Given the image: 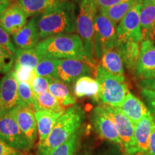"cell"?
Here are the masks:
<instances>
[{"mask_svg":"<svg viewBox=\"0 0 155 155\" xmlns=\"http://www.w3.org/2000/svg\"><path fill=\"white\" fill-rule=\"evenodd\" d=\"M141 0H129L118 5H116L112 7L107 8L99 9L106 15L108 18H109L112 22L115 24H119L124 17L127 14V12L131 9L134 5Z\"/></svg>","mask_w":155,"mask_h":155,"instance_id":"4316f807","label":"cell"},{"mask_svg":"<svg viewBox=\"0 0 155 155\" xmlns=\"http://www.w3.org/2000/svg\"><path fill=\"white\" fill-rule=\"evenodd\" d=\"M86 112L79 105H74L64 112L44 142L38 145L39 155H48L66 141L83 124Z\"/></svg>","mask_w":155,"mask_h":155,"instance_id":"7a4b0ae2","label":"cell"},{"mask_svg":"<svg viewBox=\"0 0 155 155\" xmlns=\"http://www.w3.org/2000/svg\"><path fill=\"white\" fill-rule=\"evenodd\" d=\"M98 9L107 8L129 0H93Z\"/></svg>","mask_w":155,"mask_h":155,"instance_id":"74e56055","label":"cell"},{"mask_svg":"<svg viewBox=\"0 0 155 155\" xmlns=\"http://www.w3.org/2000/svg\"><path fill=\"white\" fill-rule=\"evenodd\" d=\"M18 106H29L34 109L35 96L31 86L28 83H19L18 85Z\"/></svg>","mask_w":155,"mask_h":155,"instance_id":"4dcf8cb0","label":"cell"},{"mask_svg":"<svg viewBox=\"0 0 155 155\" xmlns=\"http://www.w3.org/2000/svg\"><path fill=\"white\" fill-rule=\"evenodd\" d=\"M96 79L99 85L98 102L103 105L121 107L129 92L125 76L114 75L98 65L96 69Z\"/></svg>","mask_w":155,"mask_h":155,"instance_id":"277c9868","label":"cell"},{"mask_svg":"<svg viewBox=\"0 0 155 155\" xmlns=\"http://www.w3.org/2000/svg\"><path fill=\"white\" fill-rule=\"evenodd\" d=\"M120 108L132 121L134 126L137 125L144 116L150 114L148 108L143 101L129 91L128 92Z\"/></svg>","mask_w":155,"mask_h":155,"instance_id":"ffe728a7","label":"cell"},{"mask_svg":"<svg viewBox=\"0 0 155 155\" xmlns=\"http://www.w3.org/2000/svg\"><path fill=\"white\" fill-rule=\"evenodd\" d=\"M39 17H32L28 22L16 33L12 35V40L16 49H33L40 42L38 21Z\"/></svg>","mask_w":155,"mask_h":155,"instance_id":"4fadbf2b","label":"cell"},{"mask_svg":"<svg viewBox=\"0 0 155 155\" xmlns=\"http://www.w3.org/2000/svg\"><path fill=\"white\" fill-rule=\"evenodd\" d=\"M79 6L73 0H61L39 17L41 40L59 35L71 34L77 29Z\"/></svg>","mask_w":155,"mask_h":155,"instance_id":"6da1fadb","label":"cell"},{"mask_svg":"<svg viewBox=\"0 0 155 155\" xmlns=\"http://www.w3.org/2000/svg\"><path fill=\"white\" fill-rule=\"evenodd\" d=\"M148 155H155V121L153 124L149 143Z\"/></svg>","mask_w":155,"mask_h":155,"instance_id":"f35d334b","label":"cell"},{"mask_svg":"<svg viewBox=\"0 0 155 155\" xmlns=\"http://www.w3.org/2000/svg\"><path fill=\"white\" fill-rule=\"evenodd\" d=\"M15 63V57L11 55L5 48L0 46V73H5L11 71Z\"/></svg>","mask_w":155,"mask_h":155,"instance_id":"d6a6232c","label":"cell"},{"mask_svg":"<svg viewBox=\"0 0 155 155\" xmlns=\"http://www.w3.org/2000/svg\"><path fill=\"white\" fill-rule=\"evenodd\" d=\"M139 86L141 88H146L155 92V78L140 81Z\"/></svg>","mask_w":155,"mask_h":155,"instance_id":"ab89813d","label":"cell"},{"mask_svg":"<svg viewBox=\"0 0 155 155\" xmlns=\"http://www.w3.org/2000/svg\"><path fill=\"white\" fill-rule=\"evenodd\" d=\"M42 58L33 49H16L15 65L35 70Z\"/></svg>","mask_w":155,"mask_h":155,"instance_id":"484cf974","label":"cell"},{"mask_svg":"<svg viewBox=\"0 0 155 155\" xmlns=\"http://www.w3.org/2000/svg\"><path fill=\"white\" fill-rule=\"evenodd\" d=\"M14 71L15 78L18 83H28L31 85L33 79L37 75L35 73L34 70L27 67H22L15 65Z\"/></svg>","mask_w":155,"mask_h":155,"instance_id":"1f68e13d","label":"cell"},{"mask_svg":"<svg viewBox=\"0 0 155 155\" xmlns=\"http://www.w3.org/2000/svg\"><path fill=\"white\" fill-rule=\"evenodd\" d=\"M77 19V30L83 42L88 63L96 65V55L94 38V19L98 7L93 0H81Z\"/></svg>","mask_w":155,"mask_h":155,"instance_id":"5b68a950","label":"cell"},{"mask_svg":"<svg viewBox=\"0 0 155 155\" xmlns=\"http://www.w3.org/2000/svg\"><path fill=\"white\" fill-rule=\"evenodd\" d=\"M2 111H3L2 104V101H1V98H0V115H1V114H2Z\"/></svg>","mask_w":155,"mask_h":155,"instance_id":"7bdbcfd3","label":"cell"},{"mask_svg":"<svg viewBox=\"0 0 155 155\" xmlns=\"http://www.w3.org/2000/svg\"><path fill=\"white\" fill-rule=\"evenodd\" d=\"M106 113L113 121L121 141L125 155H137L134 140L135 126L119 107L103 105Z\"/></svg>","mask_w":155,"mask_h":155,"instance_id":"52a82bcc","label":"cell"},{"mask_svg":"<svg viewBox=\"0 0 155 155\" xmlns=\"http://www.w3.org/2000/svg\"><path fill=\"white\" fill-rule=\"evenodd\" d=\"M0 139L19 151H27L32 145L19 129L13 110L0 115Z\"/></svg>","mask_w":155,"mask_h":155,"instance_id":"ba28073f","label":"cell"},{"mask_svg":"<svg viewBox=\"0 0 155 155\" xmlns=\"http://www.w3.org/2000/svg\"><path fill=\"white\" fill-rule=\"evenodd\" d=\"M13 113L20 130L33 145L38 134L35 110L29 106L19 105L13 109Z\"/></svg>","mask_w":155,"mask_h":155,"instance_id":"9a60e30c","label":"cell"},{"mask_svg":"<svg viewBox=\"0 0 155 155\" xmlns=\"http://www.w3.org/2000/svg\"><path fill=\"white\" fill-rule=\"evenodd\" d=\"M116 28L117 25L98 8L94 19L95 48L97 60L101 59L104 52L116 46L117 40Z\"/></svg>","mask_w":155,"mask_h":155,"instance_id":"8992f818","label":"cell"},{"mask_svg":"<svg viewBox=\"0 0 155 155\" xmlns=\"http://www.w3.org/2000/svg\"><path fill=\"white\" fill-rule=\"evenodd\" d=\"M91 121L94 130L101 138L116 144L123 151L121 141L115 125L102 105L93 109L91 114Z\"/></svg>","mask_w":155,"mask_h":155,"instance_id":"30bf717a","label":"cell"},{"mask_svg":"<svg viewBox=\"0 0 155 155\" xmlns=\"http://www.w3.org/2000/svg\"><path fill=\"white\" fill-rule=\"evenodd\" d=\"M95 65L75 59H61L58 63V78L65 83L71 84L79 78L94 74Z\"/></svg>","mask_w":155,"mask_h":155,"instance_id":"8fae6325","label":"cell"},{"mask_svg":"<svg viewBox=\"0 0 155 155\" xmlns=\"http://www.w3.org/2000/svg\"><path fill=\"white\" fill-rule=\"evenodd\" d=\"M59 60L53 58H42L34 71L37 76L59 79L58 78Z\"/></svg>","mask_w":155,"mask_h":155,"instance_id":"83f0119b","label":"cell"},{"mask_svg":"<svg viewBox=\"0 0 155 155\" xmlns=\"http://www.w3.org/2000/svg\"><path fill=\"white\" fill-rule=\"evenodd\" d=\"M35 49L42 58L75 59L88 63L83 42L77 34L50 37L39 42Z\"/></svg>","mask_w":155,"mask_h":155,"instance_id":"3957f363","label":"cell"},{"mask_svg":"<svg viewBox=\"0 0 155 155\" xmlns=\"http://www.w3.org/2000/svg\"><path fill=\"white\" fill-rule=\"evenodd\" d=\"M99 85L96 79L90 75L79 78L75 82L73 94L78 98L89 97L98 102Z\"/></svg>","mask_w":155,"mask_h":155,"instance_id":"603a6c76","label":"cell"},{"mask_svg":"<svg viewBox=\"0 0 155 155\" xmlns=\"http://www.w3.org/2000/svg\"><path fill=\"white\" fill-rule=\"evenodd\" d=\"M134 75L140 81L155 78V42L147 40L141 42Z\"/></svg>","mask_w":155,"mask_h":155,"instance_id":"7c38bea8","label":"cell"},{"mask_svg":"<svg viewBox=\"0 0 155 155\" xmlns=\"http://www.w3.org/2000/svg\"><path fill=\"white\" fill-rule=\"evenodd\" d=\"M18 85L14 71L11 70L0 81V98L3 111H10L18 106Z\"/></svg>","mask_w":155,"mask_h":155,"instance_id":"5bb4252c","label":"cell"},{"mask_svg":"<svg viewBox=\"0 0 155 155\" xmlns=\"http://www.w3.org/2000/svg\"><path fill=\"white\" fill-rule=\"evenodd\" d=\"M61 0H17V3L22 8L27 17H33L42 15Z\"/></svg>","mask_w":155,"mask_h":155,"instance_id":"cb8c5ba5","label":"cell"},{"mask_svg":"<svg viewBox=\"0 0 155 155\" xmlns=\"http://www.w3.org/2000/svg\"><path fill=\"white\" fill-rule=\"evenodd\" d=\"M65 111V109L60 111L48 110L35 111L39 136V144L44 142L47 139L55 127L56 122Z\"/></svg>","mask_w":155,"mask_h":155,"instance_id":"ac0fdd59","label":"cell"},{"mask_svg":"<svg viewBox=\"0 0 155 155\" xmlns=\"http://www.w3.org/2000/svg\"><path fill=\"white\" fill-rule=\"evenodd\" d=\"M12 0H0V16L11 5Z\"/></svg>","mask_w":155,"mask_h":155,"instance_id":"60d3db41","label":"cell"},{"mask_svg":"<svg viewBox=\"0 0 155 155\" xmlns=\"http://www.w3.org/2000/svg\"><path fill=\"white\" fill-rule=\"evenodd\" d=\"M100 60V65L108 72L117 76H124V64L116 46L104 52Z\"/></svg>","mask_w":155,"mask_h":155,"instance_id":"7402d4cb","label":"cell"},{"mask_svg":"<svg viewBox=\"0 0 155 155\" xmlns=\"http://www.w3.org/2000/svg\"><path fill=\"white\" fill-rule=\"evenodd\" d=\"M116 46L121 53L124 67L131 74L134 75L140 53L139 43L128 40L116 42Z\"/></svg>","mask_w":155,"mask_h":155,"instance_id":"44dd1931","label":"cell"},{"mask_svg":"<svg viewBox=\"0 0 155 155\" xmlns=\"http://www.w3.org/2000/svg\"><path fill=\"white\" fill-rule=\"evenodd\" d=\"M102 155H121V153L119 152V150H111L107 152H104Z\"/></svg>","mask_w":155,"mask_h":155,"instance_id":"b9f144b4","label":"cell"},{"mask_svg":"<svg viewBox=\"0 0 155 155\" xmlns=\"http://www.w3.org/2000/svg\"><path fill=\"white\" fill-rule=\"evenodd\" d=\"M25 12L17 3L11 5L0 16V25L11 35L20 30L27 24Z\"/></svg>","mask_w":155,"mask_h":155,"instance_id":"2e32d148","label":"cell"},{"mask_svg":"<svg viewBox=\"0 0 155 155\" xmlns=\"http://www.w3.org/2000/svg\"><path fill=\"white\" fill-rule=\"evenodd\" d=\"M78 155H91V154L88 152H81L80 154H78Z\"/></svg>","mask_w":155,"mask_h":155,"instance_id":"ee69618b","label":"cell"},{"mask_svg":"<svg viewBox=\"0 0 155 155\" xmlns=\"http://www.w3.org/2000/svg\"><path fill=\"white\" fill-rule=\"evenodd\" d=\"M154 119L150 113L135 126L134 140L137 155H148L149 143Z\"/></svg>","mask_w":155,"mask_h":155,"instance_id":"e0dca14e","label":"cell"},{"mask_svg":"<svg viewBox=\"0 0 155 155\" xmlns=\"http://www.w3.org/2000/svg\"><path fill=\"white\" fill-rule=\"evenodd\" d=\"M12 2H13V1H14V0H12Z\"/></svg>","mask_w":155,"mask_h":155,"instance_id":"f6af8a7d","label":"cell"},{"mask_svg":"<svg viewBox=\"0 0 155 155\" xmlns=\"http://www.w3.org/2000/svg\"><path fill=\"white\" fill-rule=\"evenodd\" d=\"M0 46L5 48L11 55L15 57L16 48H15L12 40L9 34L0 25Z\"/></svg>","mask_w":155,"mask_h":155,"instance_id":"d590c367","label":"cell"},{"mask_svg":"<svg viewBox=\"0 0 155 155\" xmlns=\"http://www.w3.org/2000/svg\"><path fill=\"white\" fill-rule=\"evenodd\" d=\"M48 91L55 97L63 107L73 106L76 104V99L70 92L65 83L59 79H51Z\"/></svg>","mask_w":155,"mask_h":155,"instance_id":"d4e9b609","label":"cell"},{"mask_svg":"<svg viewBox=\"0 0 155 155\" xmlns=\"http://www.w3.org/2000/svg\"><path fill=\"white\" fill-rule=\"evenodd\" d=\"M140 96L151 115L155 120V92L146 88H141Z\"/></svg>","mask_w":155,"mask_h":155,"instance_id":"e575fe53","label":"cell"},{"mask_svg":"<svg viewBox=\"0 0 155 155\" xmlns=\"http://www.w3.org/2000/svg\"><path fill=\"white\" fill-rule=\"evenodd\" d=\"M0 155H22V152L14 149L0 139Z\"/></svg>","mask_w":155,"mask_h":155,"instance_id":"8d00e7d4","label":"cell"},{"mask_svg":"<svg viewBox=\"0 0 155 155\" xmlns=\"http://www.w3.org/2000/svg\"><path fill=\"white\" fill-rule=\"evenodd\" d=\"M50 81L51 78H48L35 76L30 85L35 97L48 91Z\"/></svg>","mask_w":155,"mask_h":155,"instance_id":"836d02e7","label":"cell"},{"mask_svg":"<svg viewBox=\"0 0 155 155\" xmlns=\"http://www.w3.org/2000/svg\"><path fill=\"white\" fill-rule=\"evenodd\" d=\"M142 2L139 1L127 12L116 28V42L134 41L141 42L143 40L140 23V12Z\"/></svg>","mask_w":155,"mask_h":155,"instance_id":"9c48e42d","label":"cell"},{"mask_svg":"<svg viewBox=\"0 0 155 155\" xmlns=\"http://www.w3.org/2000/svg\"><path fill=\"white\" fill-rule=\"evenodd\" d=\"M35 111L38 110H48V111H60L64 110L58 100L49 91L39 95L35 97L34 106Z\"/></svg>","mask_w":155,"mask_h":155,"instance_id":"f1b7e54d","label":"cell"},{"mask_svg":"<svg viewBox=\"0 0 155 155\" xmlns=\"http://www.w3.org/2000/svg\"><path fill=\"white\" fill-rule=\"evenodd\" d=\"M80 139V130L73 134L64 144L52 151L48 155H75L77 152Z\"/></svg>","mask_w":155,"mask_h":155,"instance_id":"f546056e","label":"cell"},{"mask_svg":"<svg viewBox=\"0 0 155 155\" xmlns=\"http://www.w3.org/2000/svg\"><path fill=\"white\" fill-rule=\"evenodd\" d=\"M140 23L143 40L155 42V0H143Z\"/></svg>","mask_w":155,"mask_h":155,"instance_id":"d6986e66","label":"cell"}]
</instances>
